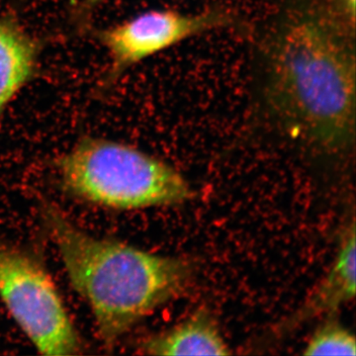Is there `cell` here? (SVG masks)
Listing matches in <instances>:
<instances>
[{
    "label": "cell",
    "instance_id": "obj_9",
    "mask_svg": "<svg viewBox=\"0 0 356 356\" xmlns=\"http://www.w3.org/2000/svg\"><path fill=\"white\" fill-rule=\"evenodd\" d=\"M304 355H355V334L337 321L329 318L312 334Z\"/></svg>",
    "mask_w": 356,
    "mask_h": 356
},
{
    "label": "cell",
    "instance_id": "obj_7",
    "mask_svg": "<svg viewBox=\"0 0 356 356\" xmlns=\"http://www.w3.org/2000/svg\"><path fill=\"white\" fill-rule=\"evenodd\" d=\"M140 350L151 355H229L231 350L216 318L206 307L159 334L147 337Z\"/></svg>",
    "mask_w": 356,
    "mask_h": 356
},
{
    "label": "cell",
    "instance_id": "obj_4",
    "mask_svg": "<svg viewBox=\"0 0 356 356\" xmlns=\"http://www.w3.org/2000/svg\"><path fill=\"white\" fill-rule=\"evenodd\" d=\"M0 299L41 355L83 350L50 274L31 254L0 240Z\"/></svg>",
    "mask_w": 356,
    "mask_h": 356
},
{
    "label": "cell",
    "instance_id": "obj_3",
    "mask_svg": "<svg viewBox=\"0 0 356 356\" xmlns=\"http://www.w3.org/2000/svg\"><path fill=\"white\" fill-rule=\"evenodd\" d=\"M57 168L70 193L113 209L175 205L193 197L172 165L114 140L84 137L58 159Z\"/></svg>",
    "mask_w": 356,
    "mask_h": 356
},
{
    "label": "cell",
    "instance_id": "obj_5",
    "mask_svg": "<svg viewBox=\"0 0 356 356\" xmlns=\"http://www.w3.org/2000/svg\"><path fill=\"white\" fill-rule=\"evenodd\" d=\"M229 23L228 15L222 11L184 13L159 9L100 30L96 36L110 58L105 88L143 60Z\"/></svg>",
    "mask_w": 356,
    "mask_h": 356
},
{
    "label": "cell",
    "instance_id": "obj_1",
    "mask_svg": "<svg viewBox=\"0 0 356 356\" xmlns=\"http://www.w3.org/2000/svg\"><path fill=\"white\" fill-rule=\"evenodd\" d=\"M346 20L315 6L281 25L269 58V99L284 120L327 151L353 144L355 56Z\"/></svg>",
    "mask_w": 356,
    "mask_h": 356
},
{
    "label": "cell",
    "instance_id": "obj_11",
    "mask_svg": "<svg viewBox=\"0 0 356 356\" xmlns=\"http://www.w3.org/2000/svg\"><path fill=\"white\" fill-rule=\"evenodd\" d=\"M105 1H107V0H81L76 7L77 13L86 15L93 9H95L96 7L102 6Z\"/></svg>",
    "mask_w": 356,
    "mask_h": 356
},
{
    "label": "cell",
    "instance_id": "obj_6",
    "mask_svg": "<svg viewBox=\"0 0 356 356\" xmlns=\"http://www.w3.org/2000/svg\"><path fill=\"white\" fill-rule=\"evenodd\" d=\"M355 221L353 217L341 236V247L331 268L301 306L281 323L278 332L285 334L314 318L331 317L355 299Z\"/></svg>",
    "mask_w": 356,
    "mask_h": 356
},
{
    "label": "cell",
    "instance_id": "obj_10",
    "mask_svg": "<svg viewBox=\"0 0 356 356\" xmlns=\"http://www.w3.org/2000/svg\"><path fill=\"white\" fill-rule=\"evenodd\" d=\"M334 3L337 13H341V17L355 29L356 0H334Z\"/></svg>",
    "mask_w": 356,
    "mask_h": 356
},
{
    "label": "cell",
    "instance_id": "obj_8",
    "mask_svg": "<svg viewBox=\"0 0 356 356\" xmlns=\"http://www.w3.org/2000/svg\"><path fill=\"white\" fill-rule=\"evenodd\" d=\"M41 44L14 17H0V117L38 70Z\"/></svg>",
    "mask_w": 356,
    "mask_h": 356
},
{
    "label": "cell",
    "instance_id": "obj_2",
    "mask_svg": "<svg viewBox=\"0 0 356 356\" xmlns=\"http://www.w3.org/2000/svg\"><path fill=\"white\" fill-rule=\"evenodd\" d=\"M42 218L72 287L92 311L106 348L114 346L159 307L184 294L195 275L189 259L154 254L89 235L54 204H44Z\"/></svg>",
    "mask_w": 356,
    "mask_h": 356
}]
</instances>
